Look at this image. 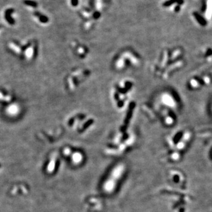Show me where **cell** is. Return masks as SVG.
I'll return each mask as SVG.
<instances>
[{"label": "cell", "mask_w": 212, "mask_h": 212, "mask_svg": "<svg viewBox=\"0 0 212 212\" xmlns=\"http://www.w3.org/2000/svg\"><path fill=\"white\" fill-rule=\"evenodd\" d=\"M212 11V1L209 0L208 1V8H207V16H209Z\"/></svg>", "instance_id": "3"}, {"label": "cell", "mask_w": 212, "mask_h": 212, "mask_svg": "<svg viewBox=\"0 0 212 212\" xmlns=\"http://www.w3.org/2000/svg\"><path fill=\"white\" fill-rule=\"evenodd\" d=\"M194 15H195V17H196V18L197 19V20H198L199 22H200L202 25H205V24H206V21H205V20L200 15L198 14V13H194Z\"/></svg>", "instance_id": "2"}, {"label": "cell", "mask_w": 212, "mask_h": 212, "mask_svg": "<svg viewBox=\"0 0 212 212\" xmlns=\"http://www.w3.org/2000/svg\"><path fill=\"white\" fill-rule=\"evenodd\" d=\"M25 3L27 5H28V6H33V7H35V6H36V4L34 2L31 1H29V0L25 1Z\"/></svg>", "instance_id": "5"}, {"label": "cell", "mask_w": 212, "mask_h": 212, "mask_svg": "<svg viewBox=\"0 0 212 212\" xmlns=\"http://www.w3.org/2000/svg\"><path fill=\"white\" fill-rule=\"evenodd\" d=\"M173 3H174V2L173 1V0H168V1H167L163 3V6H164V7H169V6H172Z\"/></svg>", "instance_id": "4"}, {"label": "cell", "mask_w": 212, "mask_h": 212, "mask_svg": "<svg viewBox=\"0 0 212 212\" xmlns=\"http://www.w3.org/2000/svg\"><path fill=\"white\" fill-rule=\"evenodd\" d=\"M179 10H180V7H179V6H177V7L175 8V11H179Z\"/></svg>", "instance_id": "7"}, {"label": "cell", "mask_w": 212, "mask_h": 212, "mask_svg": "<svg viewBox=\"0 0 212 212\" xmlns=\"http://www.w3.org/2000/svg\"><path fill=\"white\" fill-rule=\"evenodd\" d=\"M14 12V10L13 9H7L6 12H5V18L6 20H7L9 24L13 25L14 24L15 21L13 19L12 17H11V14L12 13Z\"/></svg>", "instance_id": "1"}, {"label": "cell", "mask_w": 212, "mask_h": 212, "mask_svg": "<svg viewBox=\"0 0 212 212\" xmlns=\"http://www.w3.org/2000/svg\"><path fill=\"white\" fill-rule=\"evenodd\" d=\"M173 1L175 2H177L179 5H182L184 3V0H173Z\"/></svg>", "instance_id": "6"}]
</instances>
